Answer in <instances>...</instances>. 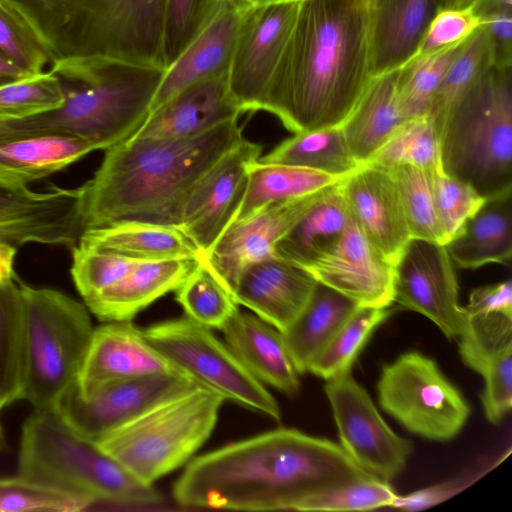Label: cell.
<instances>
[{"label": "cell", "instance_id": "55", "mask_svg": "<svg viewBox=\"0 0 512 512\" xmlns=\"http://www.w3.org/2000/svg\"><path fill=\"white\" fill-rule=\"evenodd\" d=\"M463 308L468 315L501 313L512 317L511 279L475 288Z\"/></svg>", "mask_w": 512, "mask_h": 512}, {"label": "cell", "instance_id": "40", "mask_svg": "<svg viewBox=\"0 0 512 512\" xmlns=\"http://www.w3.org/2000/svg\"><path fill=\"white\" fill-rule=\"evenodd\" d=\"M393 310L359 306L330 342L310 362L307 371L328 380L350 371L373 331Z\"/></svg>", "mask_w": 512, "mask_h": 512}, {"label": "cell", "instance_id": "24", "mask_svg": "<svg viewBox=\"0 0 512 512\" xmlns=\"http://www.w3.org/2000/svg\"><path fill=\"white\" fill-rule=\"evenodd\" d=\"M240 114L230 97L226 73L197 82L174 95L149 112L130 138H190L228 120L239 118Z\"/></svg>", "mask_w": 512, "mask_h": 512}, {"label": "cell", "instance_id": "5", "mask_svg": "<svg viewBox=\"0 0 512 512\" xmlns=\"http://www.w3.org/2000/svg\"><path fill=\"white\" fill-rule=\"evenodd\" d=\"M34 25L53 61L105 57L165 69L167 0H8Z\"/></svg>", "mask_w": 512, "mask_h": 512}, {"label": "cell", "instance_id": "28", "mask_svg": "<svg viewBox=\"0 0 512 512\" xmlns=\"http://www.w3.org/2000/svg\"><path fill=\"white\" fill-rule=\"evenodd\" d=\"M76 245L140 261L197 259L201 255L178 226L142 221H122L85 230Z\"/></svg>", "mask_w": 512, "mask_h": 512}, {"label": "cell", "instance_id": "44", "mask_svg": "<svg viewBox=\"0 0 512 512\" xmlns=\"http://www.w3.org/2000/svg\"><path fill=\"white\" fill-rule=\"evenodd\" d=\"M0 51L33 74L52 63L51 51L30 20L8 0H0Z\"/></svg>", "mask_w": 512, "mask_h": 512}, {"label": "cell", "instance_id": "18", "mask_svg": "<svg viewBox=\"0 0 512 512\" xmlns=\"http://www.w3.org/2000/svg\"><path fill=\"white\" fill-rule=\"evenodd\" d=\"M303 268L358 306L385 308L394 302V265L368 241L352 216L339 238Z\"/></svg>", "mask_w": 512, "mask_h": 512}, {"label": "cell", "instance_id": "27", "mask_svg": "<svg viewBox=\"0 0 512 512\" xmlns=\"http://www.w3.org/2000/svg\"><path fill=\"white\" fill-rule=\"evenodd\" d=\"M197 261L198 258L142 261L119 282L84 299V303L101 321H131L154 301L175 291Z\"/></svg>", "mask_w": 512, "mask_h": 512}, {"label": "cell", "instance_id": "31", "mask_svg": "<svg viewBox=\"0 0 512 512\" xmlns=\"http://www.w3.org/2000/svg\"><path fill=\"white\" fill-rule=\"evenodd\" d=\"M512 194L489 198L460 231L446 242L452 262L464 269L489 263L510 264L512 256Z\"/></svg>", "mask_w": 512, "mask_h": 512}, {"label": "cell", "instance_id": "45", "mask_svg": "<svg viewBox=\"0 0 512 512\" xmlns=\"http://www.w3.org/2000/svg\"><path fill=\"white\" fill-rule=\"evenodd\" d=\"M396 497L388 481L369 476L310 496L295 510L341 512L389 508Z\"/></svg>", "mask_w": 512, "mask_h": 512}, {"label": "cell", "instance_id": "12", "mask_svg": "<svg viewBox=\"0 0 512 512\" xmlns=\"http://www.w3.org/2000/svg\"><path fill=\"white\" fill-rule=\"evenodd\" d=\"M326 381L324 390L341 447L369 474L385 481L397 477L413 452V443L386 424L351 370Z\"/></svg>", "mask_w": 512, "mask_h": 512}, {"label": "cell", "instance_id": "11", "mask_svg": "<svg viewBox=\"0 0 512 512\" xmlns=\"http://www.w3.org/2000/svg\"><path fill=\"white\" fill-rule=\"evenodd\" d=\"M380 406L413 434L449 441L464 427L470 406L430 357L406 352L385 364L377 383Z\"/></svg>", "mask_w": 512, "mask_h": 512}, {"label": "cell", "instance_id": "51", "mask_svg": "<svg viewBox=\"0 0 512 512\" xmlns=\"http://www.w3.org/2000/svg\"><path fill=\"white\" fill-rule=\"evenodd\" d=\"M480 27L474 5L442 8L432 19L415 56L429 54L467 39Z\"/></svg>", "mask_w": 512, "mask_h": 512}, {"label": "cell", "instance_id": "42", "mask_svg": "<svg viewBox=\"0 0 512 512\" xmlns=\"http://www.w3.org/2000/svg\"><path fill=\"white\" fill-rule=\"evenodd\" d=\"M388 170L399 191L410 237L445 245L435 208L431 170L409 165Z\"/></svg>", "mask_w": 512, "mask_h": 512}, {"label": "cell", "instance_id": "26", "mask_svg": "<svg viewBox=\"0 0 512 512\" xmlns=\"http://www.w3.org/2000/svg\"><path fill=\"white\" fill-rule=\"evenodd\" d=\"M222 331L228 347L260 382L289 396L299 392V373L278 329L239 310Z\"/></svg>", "mask_w": 512, "mask_h": 512}, {"label": "cell", "instance_id": "14", "mask_svg": "<svg viewBox=\"0 0 512 512\" xmlns=\"http://www.w3.org/2000/svg\"><path fill=\"white\" fill-rule=\"evenodd\" d=\"M298 6L299 2L250 6L227 70L228 91L241 113L262 110Z\"/></svg>", "mask_w": 512, "mask_h": 512}, {"label": "cell", "instance_id": "37", "mask_svg": "<svg viewBox=\"0 0 512 512\" xmlns=\"http://www.w3.org/2000/svg\"><path fill=\"white\" fill-rule=\"evenodd\" d=\"M185 316L209 329H220L239 311L231 291L210 269L201 255L192 271L175 290Z\"/></svg>", "mask_w": 512, "mask_h": 512}, {"label": "cell", "instance_id": "39", "mask_svg": "<svg viewBox=\"0 0 512 512\" xmlns=\"http://www.w3.org/2000/svg\"><path fill=\"white\" fill-rule=\"evenodd\" d=\"M464 41L429 54L415 56L400 68L397 101L405 119L427 116L444 75Z\"/></svg>", "mask_w": 512, "mask_h": 512}, {"label": "cell", "instance_id": "10", "mask_svg": "<svg viewBox=\"0 0 512 512\" xmlns=\"http://www.w3.org/2000/svg\"><path fill=\"white\" fill-rule=\"evenodd\" d=\"M143 333L148 343L197 385L276 421L281 419L272 394L211 329L184 316L151 325Z\"/></svg>", "mask_w": 512, "mask_h": 512}, {"label": "cell", "instance_id": "43", "mask_svg": "<svg viewBox=\"0 0 512 512\" xmlns=\"http://www.w3.org/2000/svg\"><path fill=\"white\" fill-rule=\"evenodd\" d=\"M457 339L462 361L481 375L497 356L512 349V317L501 313L466 314Z\"/></svg>", "mask_w": 512, "mask_h": 512}, {"label": "cell", "instance_id": "19", "mask_svg": "<svg viewBox=\"0 0 512 512\" xmlns=\"http://www.w3.org/2000/svg\"><path fill=\"white\" fill-rule=\"evenodd\" d=\"M250 4L215 1L177 57L164 69L150 111L197 82L227 73Z\"/></svg>", "mask_w": 512, "mask_h": 512}, {"label": "cell", "instance_id": "29", "mask_svg": "<svg viewBox=\"0 0 512 512\" xmlns=\"http://www.w3.org/2000/svg\"><path fill=\"white\" fill-rule=\"evenodd\" d=\"M98 146L64 135H38L0 142V187L27 188L58 172Z\"/></svg>", "mask_w": 512, "mask_h": 512}, {"label": "cell", "instance_id": "9", "mask_svg": "<svg viewBox=\"0 0 512 512\" xmlns=\"http://www.w3.org/2000/svg\"><path fill=\"white\" fill-rule=\"evenodd\" d=\"M25 319L22 399L35 412L56 411L77 379L94 331L85 304L50 288L21 283Z\"/></svg>", "mask_w": 512, "mask_h": 512}, {"label": "cell", "instance_id": "2", "mask_svg": "<svg viewBox=\"0 0 512 512\" xmlns=\"http://www.w3.org/2000/svg\"><path fill=\"white\" fill-rule=\"evenodd\" d=\"M362 0H302L262 110L291 132L340 126L371 79Z\"/></svg>", "mask_w": 512, "mask_h": 512}, {"label": "cell", "instance_id": "46", "mask_svg": "<svg viewBox=\"0 0 512 512\" xmlns=\"http://www.w3.org/2000/svg\"><path fill=\"white\" fill-rule=\"evenodd\" d=\"M64 93L51 71L0 87V120H18L56 109Z\"/></svg>", "mask_w": 512, "mask_h": 512}, {"label": "cell", "instance_id": "61", "mask_svg": "<svg viewBox=\"0 0 512 512\" xmlns=\"http://www.w3.org/2000/svg\"><path fill=\"white\" fill-rule=\"evenodd\" d=\"M362 1H363V2L366 4V6L368 7V6L372 3V1H373V0H362Z\"/></svg>", "mask_w": 512, "mask_h": 512}, {"label": "cell", "instance_id": "41", "mask_svg": "<svg viewBox=\"0 0 512 512\" xmlns=\"http://www.w3.org/2000/svg\"><path fill=\"white\" fill-rule=\"evenodd\" d=\"M385 169L409 165L440 168L439 137L429 118L405 120L367 162Z\"/></svg>", "mask_w": 512, "mask_h": 512}, {"label": "cell", "instance_id": "22", "mask_svg": "<svg viewBox=\"0 0 512 512\" xmlns=\"http://www.w3.org/2000/svg\"><path fill=\"white\" fill-rule=\"evenodd\" d=\"M160 374H184L159 353L132 321L94 328L76 388L87 394L102 383Z\"/></svg>", "mask_w": 512, "mask_h": 512}, {"label": "cell", "instance_id": "52", "mask_svg": "<svg viewBox=\"0 0 512 512\" xmlns=\"http://www.w3.org/2000/svg\"><path fill=\"white\" fill-rule=\"evenodd\" d=\"M485 386L481 401L485 416L499 423L512 407V349L496 357L482 372Z\"/></svg>", "mask_w": 512, "mask_h": 512}, {"label": "cell", "instance_id": "38", "mask_svg": "<svg viewBox=\"0 0 512 512\" xmlns=\"http://www.w3.org/2000/svg\"><path fill=\"white\" fill-rule=\"evenodd\" d=\"M493 66V47L486 31L480 26L462 44L430 106L427 117L435 127L438 137L450 106Z\"/></svg>", "mask_w": 512, "mask_h": 512}, {"label": "cell", "instance_id": "8", "mask_svg": "<svg viewBox=\"0 0 512 512\" xmlns=\"http://www.w3.org/2000/svg\"><path fill=\"white\" fill-rule=\"evenodd\" d=\"M225 399L195 385L96 441L134 477L153 485L185 464L211 436Z\"/></svg>", "mask_w": 512, "mask_h": 512}, {"label": "cell", "instance_id": "34", "mask_svg": "<svg viewBox=\"0 0 512 512\" xmlns=\"http://www.w3.org/2000/svg\"><path fill=\"white\" fill-rule=\"evenodd\" d=\"M340 183L326 189L277 243V255L305 267L339 238L351 217Z\"/></svg>", "mask_w": 512, "mask_h": 512}, {"label": "cell", "instance_id": "3", "mask_svg": "<svg viewBox=\"0 0 512 512\" xmlns=\"http://www.w3.org/2000/svg\"><path fill=\"white\" fill-rule=\"evenodd\" d=\"M242 140L234 118L190 138H129L106 149L93 177L80 186L83 232L122 221L175 225L190 188Z\"/></svg>", "mask_w": 512, "mask_h": 512}, {"label": "cell", "instance_id": "47", "mask_svg": "<svg viewBox=\"0 0 512 512\" xmlns=\"http://www.w3.org/2000/svg\"><path fill=\"white\" fill-rule=\"evenodd\" d=\"M140 262L142 261L75 245L72 248L71 276L84 300L119 282Z\"/></svg>", "mask_w": 512, "mask_h": 512}, {"label": "cell", "instance_id": "6", "mask_svg": "<svg viewBox=\"0 0 512 512\" xmlns=\"http://www.w3.org/2000/svg\"><path fill=\"white\" fill-rule=\"evenodd\" d=\"M18 475L81 498L91 506L98 502L129 506H155L163 502L154 485L134 477L56 411H33L24 421Z\"/></svg>", "mask_w": 512, "mask_h": 512}, {"label": "cell", "instance_id": "15", "mask_svg": "<svg viewBox=\"0 0 512 512\" xmlns=\"http://www.w3.org/2000/svg\"><path fill=\"white\" fill-rule=\"evenodd\" d=\"M261 152L259 144L243 138L194 183L179 205L175 225L201 254L233 222L246 192L249 166Z\"/></svg>", "mask_w": 512, "mask_h": 512}, {"label": "cell", "instance_id": "58", "mask_svg": "<svg viewBox=\"0 0 512 512\" xmlns=\"http://www.w3.org/2000/svg\"><path fill=\"white\" fill-rule=\"evenodd\" d=\"M477 0H445L444 8H464L474 5Z\"/></svg>", "mask_w": 512, "mask_h": 512}, {"label": "cell", "instance_id": "60", "mask_svg": "<svg viewBox=\"0 0 512 512\" xmlns=\"http://www.w3.org/2000/svg\"><path fill=\"white\" fill-rule=\"evenodd\" d=\"M209 1H212V2H215V1H240V2L248 3V0H209Z\"/></svg>", "mask_w": 512, "mask_h": 512}, {"label": "cell", "instance_id": "23", "mask_svg": "<svg viewBox=\"0 0 512 512\" xmlns=\"http://www.w3.org/2000/svg\"><path fill=\"white\" fill-rule=\"evenodd\" d=\"M316 284L308 270L273 255L242 270L234 297L239 305L283 332L304 308Z\"/></svg>", "mask_w": 512, "mask_h": 512}, {"label": "cell", "instance_id": "50", "mask_svg": "<svg viewBox=\"0 0 512 512\" xmlns=\"http://www.w3.org/2000/svg\"><path fill=\"white\" fill-rule=\"evenodd\" d=\"M213 2L209 0H167L163 30L165 68L195 34Z\"/></svg>", "mask_w": 512, "mask_h": 512}, {"label": "cell", "instance_id": "25", "mask_svg": "<svg viewBox=\"0 0 512 512\" xmlns=\"http://www.w3.org/2000/svg\"><path fill=\"white\" fill-rule=\"evenodd\" d=\"M445 0H373L368 6L370 72L377 77L405 66L417 54Z\"/></svg>", "mask_w": 512, "mask_h": 512}, {"label": "cell", "instance_id": "20", "mask_svg": "<svg viewBox=\"0 0 512 512\" xmlns=\"http://www.w3.org/2000/svg\"><path fill=\"white\" fill-rule=\"evenodd\" d=\"M325 190L299 199L269 204L244 219L232 222L211 250L201 254V257L234 295L242 270L253 262L277 255V243Z\"/></svg>", "mask_w": 512, "mask_h": 512}, {"label": "cell", "instance_id": "62", "mask_svg": "<svg viewBox=\"0 0 512 512\" xmlns=\"http://www.w3.org/2000/svg\"><path fill=\"white\" fill-rule=\"evenodd\" d=\"M2 441V429H1V424H0V443Z\"/></svg>", "mask_w": 512, "mask_h": 512}, {"label": "cell", "instance_id": "49", "mask_svg": "<svg viewBox=\"0 0 512 512\" xmlns=\"http://www.w3.org/2000/svg\"><path fill=\"white\" fill-rule=\"evenodd\" d=\"M431 183L437 216L448 242L487 199L440 168L431 170Z\"/></svg>", "mask_w": 512, "mask_h": 512}, {"label": "cell", "instance_id": "1", "mask_svg": "<svg viewBox=\"0 0 512 512\" xmlns=\"http://www.w3.org/2000/svg\"><path fill=\"white\" fill-rule=\"evenodd\" d=\"M369 476L340 444L279 428L193 459L172 495L186 508L295 510L310 496Z\"/></svg>", "mask_w": 512, "mask_h": 512}, {"label": "cell", "instance_id": "33", "mask_svg": "<svg viewBox=\"0 0 512 512\" xmlns=\"http://www.w3.org/2000/svg\"><path fill=\"white\" fill-rule=\"evenodd\" d=\"M345 177L257 159L249 166L246 192L233 222L244 219L269 204L318 193L339 184Z\"/></svg>", "mask_w": 512, "mask_h": 512}, {"label": "cell", "instance_id": "48", "mask_svg": "<svg viewBox=\"0 0 512 512\" xmlns=\"http://www.w3.org/2000/svg\"><path fill=\"white\" fill-rule=\"evenodd\" d=\"M91 505L19 475L0 478V512H78Z\"/></svg>", "mask_w": 512, "mask_h": 512}, {"label": "cell", "instance_id": "17", "mask_svg": "<svg viewBox=\"0 0 512 512\" xmlns=\"http://www.w3.org/2000/svg\"><path fill=\"white\" fill-rule=\"evenodd\" d=\"M81 187L46 191L0 187V240L73 248L83 233Z\"/></svg>", "mask_w": 512, "mask_h": 512}, {"label": "cell", "instance_id": "32", "mask_svg": "<svg viewBox=\"0 0 512 512\" xmlns=\"http://www.w3.org/2000/svg\"><path fill=\"white\" fill-rule=\"evenodd\" d=\"M359 306L340 292L317 282L308 302L282 336L299 374L335 336Z\"/></svg>", "mask_w": 512, "mask_h": 512}, {"label": "cell", "instance_id": "56", "mask_svg": "<svg viewBox=\"0 0 512 512\" xmlns=\"http://www.w3.org/2000/svg\"><path fill=\"white\" fill-rule=\"evenodd\" d=\"M34 75L0 51V87Z\"/></svg>", "mask_w": 512, "mask_h": 512}, {"label": "cell", "instance_id": "30", "mask_svg": "<svg viewBox=\"0 0 512 512\" xmlns=\"http://www.w3.org/2000/svg\"><path fill=\"white\" fill-rule=\"evenodd\" d=\"M399 70L372 77L340 125L352 157L361 165L367 163L407 120L402 116L397 101Z\"/></svg>", "mask_w": 512, "mask_h": 512}, {"label": "cell", "instance_id": "35", "mask_svg": "<svg viewBox=\"0 0 512 512\" xmlns=\"http://www.w3.org/2000/svg\"><path fill=\"white\" fill-rule=\"evenodd\" d=\"M259 160L336 176H347L361 166L352 157L340 126L296 132Z\"/></svg>", "mask_w": 512, "mask_h": 512}, {"label": "cell", "instance_id": "36", "mask_svg": "<svg viewBox=\"0 0 512 512\" xmlns=\"http://www.w3.org/2000/svg\"><path fill=\"white\" fill-rule=\"evenodd\" d=\"M25 319L21 282L0 283V411L23 396Z\"/></svg>", "mask_w": 512, "mask_h": 512}, {"label": "cell", "instance_id": "7", "mask_svg": "<svg viewBox=\"0 0 512 512\" xmlns=\"http://www.w3.org/2000/svg\"><path fill=\"white\" fill-rule=\"evenodd\" d=\"M440 169L489 199L512 194V66H493L450 106Z\"/></svg>", "mask_w": 512, "mask_h": 512}, {"label": "cell", "instance_id": "54", "mask_svg": "<svg viewBox=\"0 0 512 512\" xmlns=\"http://www.w3.org/2000/svg\"><path fill=\"white\" fill-rule=\"evenodd\" d=\"M486 467L473 468L453 479L437 483L406 495H397L389 508L402 511H419L440 504L465 490L487 473Z\"/></svg>", "mask_w": 512, "mask_h": 512}, {"label": "cell", "instance_id": "4", "mask_svg": "<svg viewBox=\"0 0 512 512\" xmlns=\"http://www.w3.org/2000/svg\"><path fill=\"white\" fill-rule=\"evenodd\" d=\"M62 105L32 117L0 120V142L38 135L87 140L106 150L130 138L149 114L164 69L105 57L56 60Z\"/></svg>", "mask_w": 512, "mask_h": 512}, {"label": "cell", "instance_id": "57", "mask_svg": "<svg viewBox=\"0 0 512 512\" xmlns=\"http://www.w3.org/2000/svg\"><path fill=\"white\" fill-rule=\"evenodd\" d=\"M17 246L0 240V283H5L15 277L14 261Z\"/></svg>", "mask_w": 512, "mask_h": 512}, {"label": "cell", "instance_id": "53", "mask_svg": "<svg viewBox=\"0 0 512 512\" xmlns=\"http://www.w3.org/2000/svg\"><path fill=\"white\" fill-rule=\"evenodd\" d=\"M474 8L491 41L495 66H512V0H477Z\"/></svg>", "mask_w": 512, "mask_h": 512}, {"label": "cell", "instance_id": "21", "mask_svg": "<svg viewBox=\"0 0 512 512\" xmlns=\"http://www.w3.org/2000/svg\"><path fill=\"white\" fill-rule=\"evenodd\" d=\"M340 189L360 230L394 265L411 237L390 171L365 163L345 177Z\"/></svg>", "mask_w": 512, "mask_h": 512}, {"label": "cell", "instance_id": "59", "mask_svg": "<svg viewBox=\"0 0 512 512\" xmlns=\"http://www.w3.org/2000/svg\"><path fill=\"white\" fill-rule=\"evenodd\" d=\"M302 0H248V4L251 6H263L285 2H300Z\"/></svg>", "mask_w": 512, "mask_h": 512}, {"label": "cell", "instance_id": "13", "mask_svg": "<svg viewBox=\"0 0 512 512\" xmlns=\"http://www.w3.org/2000/svg\"><path fill=\"white\" fill-rule=\"evenodd\" d=\"M195 385L185 374L116 379L87 394H81L75 385L62 397L56 412L96 442L157 403Z\"/></svg>", "mask_w": 512, "mask_h": 512}, {"label": "cell", "instance_id": "16", "mask_svg": "<svg viewBox=\"0 0 512 512\" xmlns=\"http://www.w3.org/2000/svg\"><path fill=\"white\" fill-rule=\"evenodd\" d=\"M394 302L418 312L448 339H457L465 323L458 283L444 244L411 238L394 264Z\"/></svg>", "mask_w": 512, "mask_h": 512}]
</instances>
